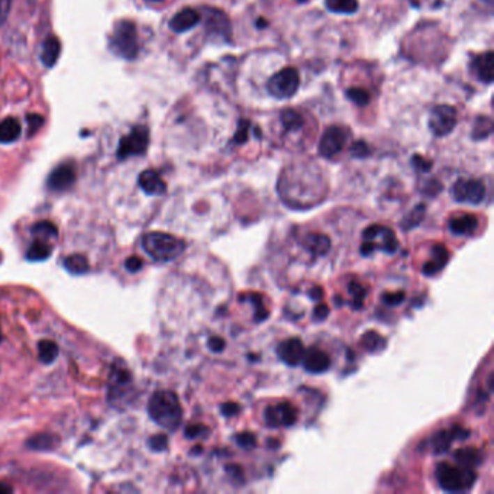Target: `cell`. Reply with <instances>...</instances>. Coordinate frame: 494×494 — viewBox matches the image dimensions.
<instances>
[{"mask_svg": "<svg viewBox=\"0 0 494 494\" xmlns=\"http://www.w3.org/2000/svg\"><path fill=\"white\" fill-rule=\"evenodd\" d=\"M348 139V131L342 126H331L327 128L319 142V154L325 158H332L338 155L344 145Z\"/></svg>", "mask_w": 494, "mask_h": 494, "instance_id": "obj_11", "label": "cell"}, {"mask_svg": "<svg viewBox=\"0 0 494 494\" xmlns=\"http://www.w3.org/2000/svg\"><path fill=\"white\" fill-rule=\"evenodd\" d=\"M472 70L480 82L490 84L493 82V52L487 51L472 63Z\"/></svg>", "mask_w": 494, "mask_h": 494, "instance_id": "obj_20", "label": "cell"}, {"mask_svg": "<svg viewBox=\"0 0 494 494\" xmlns=\"http://www.w3.org/2000/svg\"><path fill=\"white\" fill-rule=\"evenodd\" d=\"M361 344L369 353H377V351H381V350L386 348V339H384L376 331L365 332L361 338Z\"/></svg>", "mask_w": 494, "mask_h": 494, "instance_id": "obj_29", "label": "cell"}, {"mask_svg": "<svg viewBox=\"0 0 494 494\" xmlns=\"http://www.w3.org/2000/svg\"><path fill=\"white\" fill-rule=\"evenodd\" d=\"M413 162H415V166H416L417 169H420V171H429V169L432 167L431 162L425 161L424 158H420V157H417V155L413 158Z\"/></svg>", "mask_w": 494, "mask_h": 494, "instance_id": "obj_52", "label": "cell"}, {"mask_svg": "<svg viewBox=\"0 0 494 494\" xmlns=\"http://www.w3.org/2000/svg\"><path fill=\"white\" fill-rule=\"evenodd\" d=\"M26 445H28L29 449L48 451V449H51L54 445H56V438H54L52 435L40 433V435H35L33 438H31Z\"/></svg>", "mask_w": 494, "mask_h": 494, "instance_id": "obj_32", "label": "cell"}, {"mask_svg": "<svg viewBox=\"0 0 494 494\" xmlns=\"http://www.w3.org/2000/svg\"><path fill=\"white\" fill-rule=\"evenodd\" d=\"M306 354V348L303 342L299 338H290L287 341H283L277 346V355L279 358L287 364L288 367H296L299 365Z\"/></svg>", "mask_w": 494, "mask_h": 494, "instance_id": "obj_12", "label": "cell"}, {"mask_svg": "<svg viewBox=\"0 0 494 494\" xmlns=\"http://www.w3.org/2000/svg\"><path fill=\"white\" fill-rule=\"evenodd\" d=\"M435 475L439 487L448 493L467 491L472 487L477 479L474 468L456 467L449 463H439L435 470Z\"/></svg>", "mask_w": 494, "mask_h": 494, "instance_id": "obj_3", "label": "cell"}, {"mask_svg": "<svg viewBox=\"0 0 494 494\" xmlns=\"http://www.w3.org/2000/svg\"><path fill=\"white\" fill-rule=\"evenodd\" d=\"M148 415L158 426L176 431L183 420V409L177 394L170 390L155 392L148 401Z\"/></svg>", "mask_w": 494, "mask_h": 494, "instance_id": "obj_1", "label": "cell"}, {"mask_svg": "<svg viewBox=\"0 0 494 494\" xmlns=\"http://www.w3.org/2000/svg\"><path fill=\"white\" fill-rule=\"evenodd\" d=\"M264 420L268 428H290L296 424L298 410L288 401H281L265 409Z\"/></svg>", "mask_w": 494, "mask_h": 494, "instance_id": "obj_10", "label": "cell"}, {"mask_svg": "<svg viewBox=\"0 0 494 494\" xmlns=\"http://www.w3.org/2000/svg\"><path fill=\"white\" fill-rule=\"evenodd\" d=\"M226 472L229 477L236 483V484H242L244 483V471L242 468L238 464H228L226 467Z\"/></svg>", "mask_w": 494, "mask_h": 494, "instance_id": "obj_41", "label": "cell"}, {"mask_svg": "<svg viewBox=\"0 0 494 494\" xmlns=\"http://www.w3.org/2000/svg\"><path fill=\"white\" fill-rule=\"evenodd\" d=\"M456 122V111L455 107L449 105H438L432 109L429 116V128L433 135L445 137L452 132Z\"/></svg>", "mask_w": 494, "mask_h": 494, "instance_id": "obj_9", "label": "cell"}, {"mask_svg": "<svg viewBox=\"0 0 494 494\" xmlns=\"http://www.w3.org/2000/svg\"><path fill=\"white\" fill-rule=\"evenodd\" d=\"M477 228H479V219L475 215L465 213L461 216L452 217L449 221V231L454 235H458V236H468L474 233Z\"/></svg>", "mask_w": 494, "mask_h": 494, "instance_id": "obj_19", "label": "cell"}, {"mask_svg": "<svg viewBox=\"0 0 494 494\" xmlns=\"http://www.w3.org/2000/svg\"><path fill=\"white\" fill-rule=\"evenodd\" d=\"M310 296H312V299L315 300H321L323 296V290L321 287H312V290H310Z\"/></svg>", "mask_w": 494, "mask_h": 494, "instance_id": "obj_54", "label": "cell"}, {"mask_svg": "<svg viewBox=\"0 0 494 494\" xmlns=\"http://www.w3.org/2000/svg\"><path fill=\"white\" fill-rule=\"evenodd\" d=\"M346 98L358 106H367L370 103L369 91L361 87H351L346 90Z\"/></svg>", "mask_w": 494, "mask_h": 494, "instance_id": "obj_37", "label": "cell"}, {"mask_svg": "<svg viewBox=\"0 0 494 494\" xmlns=\"http://www.w3.org/2000/svg\"><path fill=\"white\" fill-rule=\"evenodd\" d=\"M225 346H226V342L224 338L221 337H212L209 341H208V348L212 351V353H222L225 350Z\"/></svg>", "mask_w": 494, "mask_h": 494, "instance_id": "obj_44", "label": "cell"}, {"mask_svg": "<svg viewBox=\"0 0 494 494\" xmlns=\"http://www.w3.org/2000/svg\"><path fill=\"white\" fill-rule=\"evenodd\" d=\"M22 134V126L15 118H8L0 123V144L15 142Z\"/></svg>", "mask_w": 494, "mask_h": 494, "instance_id": "obj_23", "label": "cell"}, {"mask_svg": "<svg viewBox=\"0 0 494 494\" xmlns=\"http://www.w3.org/2000/svg\"><path fill=\"white\" fill-rule=\"evenodd\" d=\"M10 6H12V0H0V26H2L10 12Z\"/></svg>", "mask_w": 494, "mask_h": 494, "instance_id": "obj_46", "label": "cell"}, {"mask_svg": "<svg viewBox=\"0 0 494 494\" xmlns=\"http://www.w3.org/2000/svg\"><path fill=\"white\" fill-rule=\"evenodd\" d=\"M138 183H139V187L144 190V193L150 194V196H158L167 190L166 183L162 181L160 174L154 170L142 171L138 177Z\"/></svg>", "mask_w": 494, "mask_h": 494, "instance_id": "obj_17", "label": "cell"}, {"mask_svg": "<svg viewBox=\"0 0 494 494\" xmlns=\"http://www.w3.org/2000/svg\"><path fill=\"white\" fill-rule=\"evenodd\" d=\"M240 409H241L240 405L233 403V401H228V403H225V405L221 406V410H222L224 416H228V417L238 415V412H240Z\"/></svg>", "mask_w": 494, "mask_h": 494, "instance_id": "obj_49", "label": "cell"}, {"mask_svg": "<svg viewBox=\"0 0 494 494\" xmlns=\"http://www.w3.org/2000/svg\"><path fill=\"white\" fill-rule=\"evenodd\" d=\"M236 444L244 449H251L257 445V436L251 432H241L235 436Z\"/></svg>", "mask_w": 494, "mask_h": 494, "instance_id": "obj_38", "label": "cell"}, {"mask_svg": "<svg viewBox=\"0 0 494 494\" xmlns=\"http://www.w3.org/2000/svg\"><path fill=\"white\" fill-rule=\"evenodd\" d=\"M208 433H209V429L206 426H203V425H190L185 431V435L189 439H196V438H200V436L208 435Z\"/></svg>", "mask_w": 494, "mask_h": 494, "instance_id": "obj_43", "label": "cell"}, {"mask_svg": "<svg viewBox=\"0 0 494 494\" xmlns=\"http://www.w3.org/2000/svg\"><path fill=\"white\" fill-rule=\"evenodd\" d=\"M429 194H438V192L439 190H441V185H439V183L436 181V180H431L429 183H428V189H425Z\"/></svg>", "mask_w": 494, "mask_h": 494, "instance_id": "obj_53", "label": "cell"}, {"mask_svg": "<svg viewBox=\"0 0 494 494\" xmlns=\"http://www.w3.org/2000/svg\"><path fill=\"white\" fill-rule=\"evenodd\" d=\"M302 362L304 364L306 371L312 374H321L327 371L329 367H331V357L321 348L312 346V348H309V351H306Z\"/></svg>", "mask_w": 494, "mask_h": 494, "instance_id": "obj_15", "label": "cell"}, {"mask_svg": "<svg viewBox=\"0 0 494 494\" xmlns=\"http://www.w3.org/2000/svg\"><path fill=\"white\" fill-rule=\"evenodd\" d=\"M60 52H61L60 41L56 38V36H48L43 44V51H41V60L44 65L52 67L56 64L60 57Z\"/></svg>", "mask_w": 494, "mask_h": 494, "instance_id": "obj_22", "label": "cell"}, {"mask_svg": "<svg viewBox=\"0 0 494 494\" xmlns=\"http://www.w3.org/2000/svg\"><path fill=\"white\" fill-rule=\"evenodd\" d=\"M64 268L70 272L75 274V276H82V274H86L90 268L87 258L82 254H72L68 255V257L64 260Z\"/></svg>", "mask_w": 494, "mask_h": 494, "instance_id": "obj_25", "label": "cell"}, {"mask_svg": "<svg viewBox=\"0 0 494 494\" xmlns=\"http://www.w3.org/2000/svg\"><path fill=\"white\" fill-rule=\"evenodd\" d=\"M451 193L456 202L480 205L486 196V186L481 180L461 178L452 186Z\"/></svg>", "mask_w": 494, "mask_h": 494, "instance_id": "obj_7", "label": "cell"}, {"mask_svg": "<svg viewBox=\"0 0 494 494\" xmlns=\"http://www.w3.org/2000/svg\"><path fill=\"white\" fill-rule=\"evenodd\" d=\"M248 130H249V123L241 122V128H238V131H236V134H235V137H233V141H235L236 144H244V142H247V139H248Z\"/></svg>", "mask_w": 494, "mask_h": 494, "instance_id": "obj_45", "label": "cell"}, {"mask_svg": "<svg viewBox=\"0 0 494 494\" xmlns=\"http://www.w3.org/2000/svg\"><path fill=\"white\" fill-rule=\"evenodd\" d=\"M148 144H150L148 130H146L145 126H137L134 128L130 135L122 138L118 148V157L121 160H125L128 157L142 155L145 154L146 148H148Z\"/></svg>", "mask_w": 494, "mask_h": 494, "instance_id": "obj_8", "label": "cell"}, {"mask_svg": "<svg viewBox=\"0 0 494 494\" xmlns=\"http://www.w3.org/2000/svg\"><path fill=\"white\" fill-rule=\"evenodd\" d=\"M148 447L151 451L154 452H161V451H166L167 447H169V438L166 435H154L153 438H150V441H148Z\"/></svg>", "mask_w": 494, "mask_h": 494, "instance_id": "obj_39", "label": "cell"}, {"mask_svg": "<svg viewBox=\"0 0 494 494\" xmlns=\"http://www.w3.org/2000/svg\"><path fill=\"white\" fill-rule=\"evenodd\" d=\"M432 254L433 258L424 267V274H426V276H433L438 271H441L447 265L449 258V252L444 245H436Z\"/></svg>", "mask_w": 494, "mask_h": 494, "instance_id": "obj_21", "label": "cell"}, {"mask_svg": "<svg viewBox=\"0 0 494 494\" xmlns=\"http://www.w3.org/2000/svg\"><path fill=\"white\" fill-rule=\"evenodd\" d=\"M303 247L314 255V257H323L331 249V240H329V236L325 233H319V232H314L306 235V238L303 240Z\"/></svg>", "mask_w": 494, "mask_h": 494, "instance_id": "obj_18", "label": "cell"}, {"mask_svg": "<svg viewBox=\"0 0 494 494\" xmlns=\"http://www.w3.org/2000/svg\"><path fill=\"white\" fill-rule=\"evenodd\" d=\"M111 48L116 56L125 60H134L138 56L139 44H138V33L134 22L131 21H119L111 36Z\"/></svg>", "mask_w": 494, "mask_h": 494, "instance_id": "obj_4", "label": "cell"}, {"mask_svg": "<svg viewBox=\"0 0 494 494\" xmlns=\"http://www.w3.org/2000/svg\"><path fill=\"white\" fill-rule=\"evenodd\" d=\"M325 3L334 13L351 15L358 10V0H325Z\"/></svg>", "mask_w": 494, "mask_h": 494, "instance_id": "obj_30", "label": "cell"}, {"mask_svg": "<svg viewBox=\"0 0 494 494\" xmlns=\"http://www.w3.org/2000/svg\"><path fill=\"white\" fill-rule=\"evenodd\" d=\"M241 300H244V298H241ZM245 300H249L255 304V319H257V322L265 321L268 318V310L264 307L261 298H257V296L251 298L249 296V299H245Z\"/></svg>", "mask_w": 494, "mask_h": 494, "instance_id": "obj_40", "label": "cell"}, {"mask_svg": "<svg viewBox=\"0 0 494 494\" xmlns=\"http://www.w3.org/2000/svg\"><path fill=\"white\" fill-rule=\"evenodd\" d=\"M455 460L463 467L474 468L481 464V452L475 448H461L455 452Z\"/></svg>", "mask_w": 494, "mask_h": 494, "instance_id": "obj_24", "label": "cell"}, {"mask_svg": "<svg viewBox=\"0 0 494 494\" xmlns=\"http://www.w3.org/2000/svg\"><path fill=\"white\" fill-rule=\"evenodd\" d=\"M281 125L284 130L287 132H296L299 130H302L303 125H304V121L302 118L300 114H298L296 111H293V109H287V111H284L281 114Z\"/></svg>", "mask_w": 494, "mask_h": 494, "instance_id": "obj_28", "label": "cell"}, {"mask_svg": "<svg viewBox=\"0 0 494 494\" xmlns=\"http://www.w3.org/2000/svg\"><path fill=\"white\" fill-rule=\"evenodd\" d=\"M32 233H33V236H36V240L47 241V240H51V238L57 236V228H56V225H52L48 221H43V222H38L32 226Z\"/></svg>", "mask_w": 494, "mask_h": 494, "instance_id": "obj_33", "label": "cell"}, {"mask_svg": "<svg viewBox=\"0 0 494 494\" xmlns=\"http://www.w3.org/2000/svg\"><path fill=\"white\" fill-rule=\"evenodd\" d=\"M351 153H353V155H355V157H365V155L369 154V146H367V144H365V142L358 141V142H355V144L353 145Z\"/></svg>", "mask_w": 494, "mask_h": 494, "instance_id": "obj_48", "label": "cell"}, {"mask_svg": "<svg viewBox=\"0 0 494 494\" xmlns=\"http://www.w3.org/2000/svg\"><path fill=\"white\" fill-rule=\"evenodd\" d=\"M153 2H161V0H153Z\"/></svg>", "mask_w": 494, "mask_h": 494, "instance_id": "obj_57", "label": "cell"}, {"mask_svg": "<svg viewBox=\"0 0 494 494\" xmlns=\"http://www.w3.org/2000/svg\"><path fill=\"white\" fill-rule=\"evenodd\" d=\"M362 240L364 242L360 249L364 257L371 255L377 248L386 254H394L399 249L396 233L387 226L373 225L367 228L362 233Z\"/></svg>", "mask_w": 494, "mask_h": 494, "instance_id": "obj_5", "label": "cell"}, {"mask_svg": "<svg viewBox=\"0 0 494 494\" xmlns=\"http://www.w3.org/2000/svg\"><path fill=\"white\" fill-rule=\"evenodd\" d=\"M348 290H350V295H351V306L354 309H361L364 306L365 296H367V288L357 281H353L350 284Z\"/></svg>", "mask_w": 494, "mask_h": 494, "instance_id": "obj_36", "label": "cell"}, {"mask_svg": "<svg viewBox=\"0 0 494 494\" xmlns=\"http://www.w3.org/2000/svg\"><path fill=\"white\" fill-rule=\"evenodd\" d=\"M28 122H29V131H31V134H33L35 131L40 130L41 125L44 123V119L38 115H29Z\"/></svg>", "mask_w": 494, "mask_h": 494, "instance_id": "obj_50", "label": "cell"}, {"mask_svg": "<svg viewBox=\"0 0 494 494\" xmlns=\"http://www.w3.org/2000/svg\"><path fill=\"white\" fill-rule=\"evenodd\" d=\"M425 212H426V208L424 203H420L417 205L406 217H405V221L401 222V226H403L405 231H409L415 226H417L420 222L424 221V217H425Z\"/></svg>", "mask_w": 494, "mask_h": 494, "instance_id": "obj_34", "label": "cell"}, {"mask_svg": "<svg viewBox=\"0 0 494 494\" xmlns=\"http://www.w3.org/2000/svg\"><path fill=\"white\" fill-rule=\"evenodd\" d=\"M228 25L229 22L226 21V17L222 12H216V10H210V13H208V28L210 31H213L217 35H226L228 33Z\"/></svg>", "mask_w": 494, "mask_h": 494, "instance_id": "obj_31", "label": "cell"}, {"mask_svg": "<svg viewBox=\"0 0 494 494\" xmlns=\"http://www.w3.org/2000/svg\"><path fill=\"white\" fill-rule=\"evenodd\" d=\"M51 247L47 244V241H35L29 248H28V252H26V260L28 261H35V263H40V261H44L47 258L51 257Z\"/></svg>", "mask_w": 494, "mask_h": 494, "instance_id": "obj_26", "label": "cell"}, {"mask_svg": "<svg viewBox=\"0 0 494 494\" xmlns=\"http://www.w3.org/2000/svg\"><path fill=\"white\" fill-rule=\"evenodd\" d=\"M13 488L6 486L5 483H0V494H8V493H12Z\"/></svg>", "mask_w": 494, "mask_h": 494, "instance_id": "obj_55", "label": "cell"}, {"mask_svg": "<svg viewBox=\"0 0 494 494\" xmlns=\"http://www.w3.org/2000/svg\"><path fill=\"white\" fill-rule=\"evenodd\" d=\"M300 77L296 68L287 67L276 72L267 84V88L270 91V95L276 99H290L296 95V91L299 88Z\"/></svg>", "mask_w": 494, "mask_h": 494, "instance_id": "obj_6", "label": "cell"}, {"mask_svg": "<svg viewBox=\"0 0 494 494\" xmlns=\"http://www.w3.org/2000/svg\"><path fill=\"white\" fill-rule=\"evenodd\" d=\"M327 316H329V309H327L326 304L322 303V304L316 306L315 312H314V318H315L316 321H325Z\"/></svg>", "mask_w": 494, "mask_h": 494, "instance_id": "obj_51", "label": "cell"}, {"mask_svg": "<svg viewBox=\"0 0 494 494\" xmlns=\"http://www.w3.org/2000/svg\"><path fill=\"white\" fill-rule=\"evenodd\" d=\"M125 268L130 272H137L142 268V260L139 257H130L125 261Z\"/></svg>", "mask_w": 494, "mask_h": 494, "instance_id": "obj_47", "label": "cell"}, {"mask_svg": "<svg viewBox=\"0 0 494 494\" xmlns=\"http://www.w3.org/2000/svg\"><path fill=\"white\" fill-rule=\"evenodd\" d=\"M405 299V293L403 291H394V293H386V295H383V302L389 304V306H397Z\"/></svg>", "mask_w": 494, "mask_h": 494, "instance_id": "obj_42", "label": "cell"}, {"mask_svg": "<svg viewBox=\"0 0 494 494\" xmlns=\"http://www.w3.org/2000/svg\"><path fill=\"white\" fill-rule=\"evenodd\" d=\"M59 357V345L54 341L43 339L38 344V358L44 364H52Z\"/></svg>", "mask_w": 494, "mask_h": 494, "instance_id": "obj_27", "label": "cell"}, {"mask_svg": "<svg viewBox=\"0 0 494 494\" xmlns=\"http://www.w3.org/2000/svg\"><path fill=\"white\" fill-rule=\"evenodd\" d=\"M468 435L470 431L461 426H454L451 429L439 431L432 438V451L435 454H445L454 441H456V439H467Z\"/></svg>", "mask_w": 494, "mask_h": 494, "instance_id": "obj_14", "label": "cell"}, {"mask_svg": "<svg viewBox=\"0 0 494 494\" xmlns=\"http://www.w3.org/2000/svg\"><path fill=\"white\" fill-rule=\"evenodd\" d=\"M199 22H200L199 12L192 8H185L171 17L170 28L177 33H183L193 29Z\"/></svg>", "mask_w": 494, "mask_h": 494, "instance_id": "obj_16", "label": "cell"}, {"mask_svg": "<svg viewBox=\"0 0 494 494\" xmlns=\"http://www.w3.org/2000/svg\"><path fill=\"white\" fill-rule=\"evenodd\" d=\"M76 181V169L72 164H61L48 177V187L52 192H65Z\"/></svg>", "mask_w": 494, "mask_h": 494, "instance_id": "obj_13", "label": "cell"}, {"mask_svg": "<svg viewBox=\"0 0 494 494\" xmlns=\"http://www.w3.org/2000/svg\"><path fill=\"white\" fill-rule=\"evenodd\" d=\"M493 131V122L487 116H479L474 125V132L472 138L474 139H484L487 138Z\"/></svg>", "mask_w": 494, "mask_h": 494, "instance_id": "obj_35", "label": "cell"}, {"mask_svg": "<svg viewBox=\"0 0 494 494\" xmlns=\"http://www.w3.org/2000/svg\"><path fill=\"white\" fill-rule=\"evenodd\" d=\"M298 2H299V3H304V2H306V0H298Z\"/></svg>", "mask_w": 494, "mask_h": 494, "instance_id": "obj_56", "label": "cell"}, {"mask_svg": "<svg viewBox=\"0 0 494 494\" xmlns=\"http://www.w3.org/2000/svg\"><path fill=\"white\" fill-rule=\"evenodd\" d=\"M142 248L158 263L176 260L186 249V242L166 232H148L142 238Z\"/></svg>", "mask_w": 494, "mask_h": 494, "instance_id": "obj_2", "label": "cell"}]
</instances>
